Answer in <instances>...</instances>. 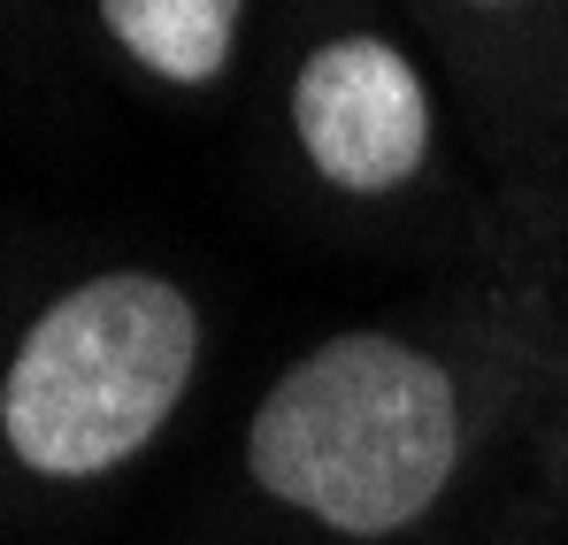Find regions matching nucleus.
<instances>
[{
    "instance_id": "f257e3e1",
    "label": "nucleus",
    "mask_w": 568,
    "mask_h": 545,
    "mask_svg": "<svg viewBox=\"0 0 568 545\" xmlns=\"http://www.w3.org/2000/svg\"><path fill=\"white\" fill-rule=\"evenodd\" d=\"M454 461H462L454 376L384 331H346L307 362H292L246 423L254 484L331 523L338 538L407 531L446 492Z\"/></svg>"
},
{
    "instance_id": "7ed1b4c3",
    "label": "nucleus",
    "mask_w": 568,
    "mask_h": 545,
    "mask_svg": "<svg viewBox=\"0 0 568 545\" xmlns=\"http://www.w3.org/2000/svg\"><path fill=\"white\" fill-rule=\"evenodd\" d=\"M292 123L338 192H399L430 154V92L384 39H323L292 78Z\"/></svg>"
},
{
    "instance_id": "f03ea898",
    "label": "nucleus",
    "mask_w": 568,
    "mask_h": 545,
    "mask_svg": "<svg viewBox=\"0 0 568 545\" xmlns=\"http://www.w3.org/2000/svg\"><path fill=\"white\" fill-rule=\"evenodd\" d=\"M200 315L154 270L70 284L0 376V431L31 476H100L131 461L185 400Z\"/></svg>"
},
{
    "instance_id": "20e7f679",
    "label": "nucleus",
    "mask_w": 568,
    "mask_h": 545,
    "mask_svg": "<svg viewBox=\"0 0 568 545\" xmlns=\"http://www.w3.org/2000/svg\"><path fill=\"white\" fill-rule=\"evenodd\" d=\"M239 8L246 0H100V23L115 31V47L139 70H154L170 85H207L231 62Z\"/></svg>"
}]
</instances>
